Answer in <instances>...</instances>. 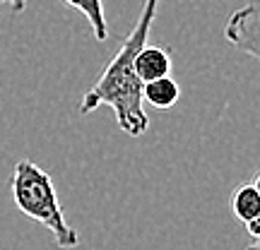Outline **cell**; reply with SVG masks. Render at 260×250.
<instances>
[{"label":"cell","mask_w":260,"mask_h":250,"mask_svg":"<svg viewBox=\"0 0 260 250\" xmlns=\"http://www.w3.org/2000/svg\"><path fill=\"white\" fill-rule=\"evenodd\" d=\"M0 3H8L15 12H22V10L27 8V0H0Z\"/></svg>","instance_id":"ba28073f"},{"label":"cell","mask_w":260,"mask_h":250,"mask_svg":"<svg viewBox=\"0 0 260 250\" xmlns=\"http://www.w3.org/2000/svg\"><path fill=\"white\" fill-rule=\"evenodd\" d=\"M0 250H3V248H0Z\"/></svg>","instance_id":"8fae6325"},{"label":"cell","mask_w":260,"mask_h":250,"mask_svg":"<svg viewBox=\"0 0 260 250\" xmlns=\"http://www.w3.org/2000/svg\"><path fill=\"white\" fill-rule=\"evenodd\" d=\"M246 229H248V233H251L253 238H258V236H260V222H251V224H246Z\"/></svg>","instance_id":"9c48e42d"},{"label":"cell","mask_w":260,"mask_h":250,"mask_svg":"<svg viewBox=\"0 0 260 250\" xmlns=\"http://www.w3.org/2000/svg\"><path fill=\"white\" fill-rule=\"evenodd\" d=\"M224 37L232 41L234 46L248 53L251 58H260V12L255 3L243 5L236 10L226 27H224Z\"/></svg>","instance_id":"3957f363"},{"label":"cell","mask_w":260,"mask_h":250,"mask_svg":"<svg viewBox=\"0 0 260 250\" xmlns=\"http://www.w3.org/2000/svg\"><path fill=\"white\" fill-rule=\"evenodd\" d=\"M232 212L241 224L260 222V190L258 183L239 186L232 195Z\"/></svg>","instance_id":"5b68a950"},{"label":"cell","mask_w":260,"mask_h":250,"mask_svg":"<svg viewBox=\"0 0 260 250\" xmlns=\"http://www.w3.org/2000/svg\"><path fill=\"white\" fill-rule=\"evenodd\" d=\"M10 190H12V200L19 212L34 222L44 224L53 233L58 248L73 250L80 245V236L65 219L63 204L58 200L56 186L48 171L27 159L17 161L12 178H10Z\"/></svg>","instance_id":"7a4b0ae2"},{"label":"cell","mask_w":260,"mask_h":250,"mask_svg":"<svg viewBox=\"0 0 260 250\" xmlns=\"http://www.w3.org/2000/svg\"><path fill=\"white\" fill-rule=\"evenodd\" d=\"M63 3L70 5V8H77L84 17H87L96 41H106V39H109L106 15H104V0H63Z\"/></svg>","instance_id":"52a82bcc"},{"label":"cell","mask_w":260,"mask_h":250,"mask_svg":"<svg viewBox=\"0 0 260 250\" xmlns=\"http://www.w3.org/2000/svg\"><path fill=\"white\" fill-rule=\"evenodd\" d=\"M178 96H181V89L171 75L142 84V101H149L157 109H171L178 101Z\"/></svg>","instance_id":"8992f818"},{"label":"cell","mask_w":260,"mask_h":250,"mask_svg":"<svg viewBox=\"0 0 260 250\" xmlns=\"http://www.w3.org/2000/svg\"><path fill=\"white\" fill-rule=\"evenodd\" d=\"M157 5L159 0H145L138 24L133 27L121 48L116 51V56L111 58V63L104 67L99 80L94 82L92 89L84 92L82 101H80L82 116L96 111L99 106H111L118 128L130 137H140L149 128V118L142 106V82L138 80L133 63H135L140 48L147 46L149 29L157 17Z\"/></svg>","instance_id":"6da1fadb"},{"label":"cell","mask_w":260,"mask_h":250,"mask_svg":"<svg viewBox=\"0 0 260 250\" xmlns=\"http://www.w3.org/2000/svg\"><path fill=\"white\" fill-rule=\"evenodd\" d=\"M246 250H258V243H251V245H248Z\"/></svg>","instance_id":"30bf717a"},{"label":"cell","mask_w":260,"mask_h":250,"mask_svg":"<svg viewBox=\"0 0 260 250\" xmlns=\"http://www.w3.org/2000/svg\"><path fill=\"white\" fill-rule=\"evenodd\" d=\"M135 75L142 84L171 75V51L164 46H142L135 56Z\"/></svg>","instance_id":"277c9868"}]
</instances>
